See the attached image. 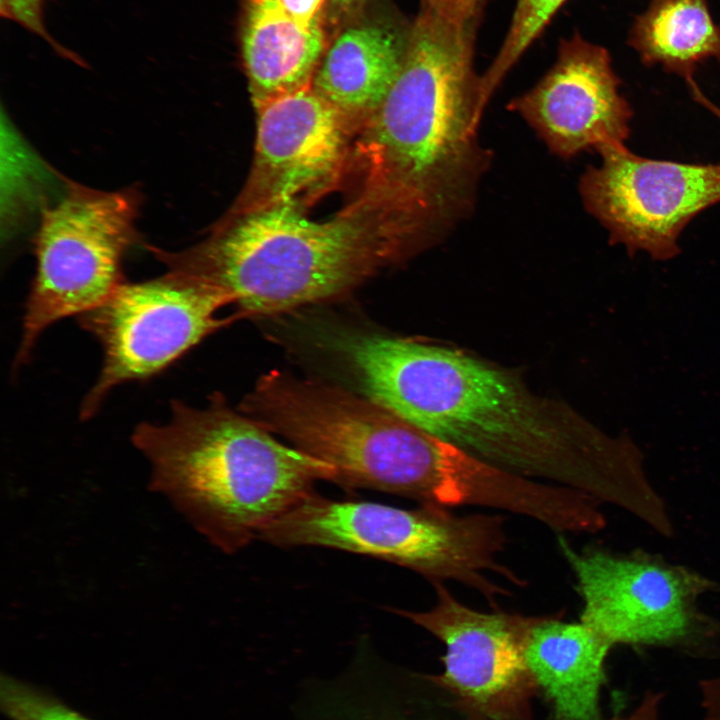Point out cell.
<instances>
[{
    "label": "cell",
    "instance_id": "cell-2",
    "mask_svg": "<svg viewBox=\"0 0 720 720\" xmlns=\"http://www.w3.org/2000/svg\"><path fill=\"white\" fill-rule=\"evenodd\" d=\"M478 20L421 5L401 71L359 130L361 199L388 217L413 253L441 242L471 215L491 161L478 136Z\"/></svg>",
    "mask_w": 720,
    "mask_h": 720
},
{
    "label": "cell",
    "instance_id": "cell-22",
    "mask_svg": "<svg viewBox=\"0 0 720 720\" xmlns=\"http://www.w3.org/2000/svg\"><path fill=\"white\" fill-rule=\"evenodd\" d=\"M283 9L296 21L312 25L324 21L328 0H279Z\"/></svg>",
    "mask_w": 720,
    "mask_h": 720
},
{
    "label": "cell",
    "instance_id": "cell-3",
    "mask_svg": "<svg viewBox=\"0 0 720 720\" xmlns=\"http://www.w3.org/2000/svg\"><path fill=\"white\" fill-rule=\"evenodd\" d=\"M132 442L150 464V487L227 553L313 493L315 481L335 478L331 465L279 442L218 395L205 408L172 401L169 421L137 425Z\"/></svg>",
    "mask_w": 720,
    "mask_h": 720
},
{
    "label": "cell",
    "instance_id": "cell-17",
    "mask_svg": "<svg viewBox=\"0 0 720 720\" xmlns=\"http://www.w3.org/2000/svg\"><path fill=\"white\" fill-rule=\"evenodd\" d=\"M628 44L646 66H661L688 83L699 64L720 61V25L707 0H650L634 19Z\"/></svg>",
    "mask_w": 720,
    "mask_h": 720
},
{
    "label": "cell",
    "instance_id": "cell-16",
    "mask_svg": "<svg viewBox=\"0 0 720 720\" xmlns=\"http://www.w3.org/2000/svg\"><path fill=\"white\" fill-rule=\"evenodd\" d=\"M327 47L325 21L302 24L279 0H244L241 52L255 109L310 87Z\"/></svg>",
    "mask_w": 720,
    "mask_h": 720
},
{
    "label": "cell",
    "instance_id": "cell-5",
    "mask_svg": "<svg viewBox=\"0 0 720 720\" xmlns=\"http://www.w3.org/2000/svg\"><path fill=\"white\" fill-rule=\"evenodd\" d=\"M248 417L331 465L335 483L429 503L444 481L447 443L343 389L273 371L243 402Z\"/></svg>",
    "mask_w": 720,
    "mask_h": 720
},
{
    "label": "cell",
    "instance_id": "cell-19",
    "mask_svg": "<svg viewBox=\"0 0 720 720\" xmlns=\"http://www.w3.org/2000/svg\"><path fill=\"white\" fill-rule=\"evenodd\" d=\"M0 707L11 720H90L48 692L5 674Z\"/></svg>",
    "mask_w": 720,
    "mask_h": 720
},
{
    "label": "cell",
    "instance_id": "cell-4",
    "mask_svg": "<svg viewBox=\"0 0 720 720\" xmlns=\"http://www.w3.org/2000/svg\"><path fill=\"white\" fill-rule=\"evenodd\" d=\"M153 251L169 270L228 293L238 316L279 314L334 299L404 257L387 217L362 199L321 221L293 202L232 213L192 248Z\"/></svg>",
    "mask_w": 720,
    "mask_h": 720
},
{
    "label": "cell",
    "instance_id": "cell-8",
    "mask_svg": "<svg viewBox=\"0 0 720 720\" xmlns=\"http://www.w3.org/2000/svg\"><path fill=\"white\" fill-rule=\"evenodd\" d=\"M233 304L222 289L168 270L154 279L127 283L101 305L80 315V325L103 348L98 380L85 396L80 416L92 417L117 385L148 378L176 361L235 317H217Z\"/></svg>",
    "mask_w": 720,
    "mask_h": 720
},
{
    "label": "cell",
    "instance_id": "cell-11",
    "mask_svg": "<svg viewBox=\"0 0 720 720\" xmlns=\"http://www.w3.org/2000/svg\"><path fill=\"white\" fill-rule=\"evenodd\" d=\"M436 602L425 611H393L445 646L443 673L430 677L478 720H529L537 683L525 659L536 616L475 610L442 581L432 582Z\"/></svg>",
    "mask_w": 720,
    "mask_h": 720
},
{
    "label": "cell",
    "instance_id": "cell-1",
    "mask_svg": "<svg viewBox=\"0 0 720 720\" xmlns=\"http://www.w3.org/2000/svg\"><path fill=\"white\" fill-rule=\"evenodd\" d=\"M324 346L362 396L511 473L603 501L616 484L619 445L505 371L442 346L333 329Z\"/></svg>",
    "mask_w": 720,
    "mask_h": 720
},
{
    "label": "cell",
    "instance_id": "cell-25",
    "mask_svg": "<svg viewBox=\"0 0 720 720\" xmlns=\"http://www.w3.org/2000/svg\"><path fill=\"white\" fill-rule=\"evenodd\" d=\"M687 85L692 98L720 120V108L704 95L696 81L689 82Z\"/></svg>",
    "mask_w": 720,
    "mask_h": 720
},
{
    "label": "cell",
    "instance_id": "cell-13",
    "mask_svg": "<svg viewBox=\"0 0 720 720\" xmlns=\"http://www.w3.org/2000/svg\"><path fill=\"white\" fill-rule=\"evenodd\" d=\"M608 50L574 32L559 42L552 67L508 109L562 159L625 145L633 111L620 93Z\"/></svg>",
    "mask_w": 720,
    "mask_h": 720
},
{
    "label": "cell",
    "instance_id": "cell-18",
    "mask_svg": "<svg viewBox=\"0 0 720 720\" xmlns=\"http://www.w3.org/2000/svg\"><path fill=\"white\" fill-rule=\"evenodd\" d=\"M566 1L517 0L503 43L490 66L480 75L478 108L481 114L510 69Z\"/></svg>",
    "mask_w": 720,
    "mask_h": 720
},
{
    "label": "cell",
    "instance_id": "cell-6",
    "mask_svg": "<svg viewBox=\"0 0 720 720\" xmlns=\"http://www.w3.org/2000/svg\"><path fill=\"white\" fill-rule=\"evenodd\" d=\"M259 538L281 547L320 546L373 556L431 583L453 580L469 586L496 608L508 591L491 574L523 584L499 562L506 544L500 515H456L435 505L402 509L311 493L269 523Z\"/></svg>",
    "mask_w": 720,
    "mask_h": 720
},
{
    "label": "cell",
    "instance_id": "cell-14",
    "mask_svg": "<svg viewBox=\"0 0 720 720\" xmlns=\"http://www.w3.org/2000/svg\"><path fill=\"white\" fill-rule=\"evenodd\" d=\"M613 646L586 624L536 616L525 643L527 665L554 720H602L599 699Z\"/></svg>",
    "mask_w": 720,
    "mask_h": 720
},
{
    "label": "cell",
    "instance_id": "cell-21",
    "mask_svg": "<svg viewBox=\"0 0 720 720\" xmlns=\"http://www.w3.org/2000/svg\"><path fill=\"white\" fill-rule=\"evenodd\" d=\"M485 0H421V5L459 20H473L480 17Z\"/></svg>",
    "mask_w": 720,
    "mask_h": 720
},
{
    "label": "cell",
    "instance_id": "cell-24",
    "mask_svg": "<svg viewBox=\"0 0 720 720\" xmlns=\"http://www.w3.org/2000/svg\"><path fill=\"white\" fill-rule=\"evenodd\" d=\"M662 694L648 691L636 708L626 716H615L608 720H660Z\"/></svg>",
    "mask_w": 720,
    "mask_h": 720
},
{
    "label": "cell",
    "instance_id": "cell-15",
    "mask_svg": "<svg viewBox=\"0 0 720 720\" xmlns=\"http://www.w3.org/2000/svg\"><path fill=\"white\" fill-rule=\"evenodd\" d=\"M409 28L358 24L328 45L311 87L354 132L372 117L394 85L403 65Z\"/></svg>",
    "mask_w": 720,
    "mask_h": 720
},
{
    "label": "cell",
    "instance_id": "cell-10",
    "mask_svg": "<svg viewBox=\"0 0 720 720\" xmlns=\"http://www.w3.org/2000/svg\"><path fill=\"white\" fill-rule=\"evenodd\" d=\"M579 181L586 211L608 231L611 244L624 245L666 261L680 253L678 239L700 212L720 202V164L648 159L625 145L597 152Z\"/></svg>",
    "mask_w": 720,
    "mask_h": 720
},
{
    "label": "cell",
    "instance_id": "cell-20",
    "mask_svg": "<svg viewBox=\"0 0 720 720\" xmlns=\"http://www.w3.org/2000/svg\"><path fill=\"white\" fill-rule=\"evenodd\" d=\"M48 0H0V15L14 22L48 43L64 57L75 60L77 56L61 45L49 32L45 22Z\"/></svg>",
    "mask_w": 720,
    "mask_h": 720
},
{
    "label": "cell",
    "instance_id": "cell-12",
    "mask_svg": "<svg viewBox=\"0 0 720 720\" xmlns=\"http://www.w3.org/2000/svg\"><path fill=\"white\" fill-rule=\"evenodd\" d=\"M256 111L253 166L232 213L290 202L303 205L337 181L354 131L311 86Z\"/></svg>",
    "mask_w": 720,
    "mask_h": 720
},
{
    "label": "cell",
    "instance_id": "cell-9",
    "mask_svg": "<svg viewBox=\"0 0 720 720\" xmlns=\"http://www.w3.org/2000/svg\"><path fill=\"white\" fill-rule=\"evenodd\" d=\"M557 544L582 600L580 621L612 646L687 647L714 635L698 608L714 587L707 577L643 552L577 550L564 534Z\"/></svg>",
    "mask_w": 720,
    "mask_h": 720
},
{
    "label": "cell",
    "instance_id": "cell-26",
    "mask_svg": "<svg viewBox=\"0 0 720 720\" xmlns=\"http://www.w3.org/2000/svg\"><path fill=\"white\" fill-rule=\"evenodd\" d=\"M364 0H328L335 9L339 11L349 10Z\"/></svg>",
    "mask_w": 720,
    "mask_h": 720
},
{
    "label": "cell",
    "instance_id": "cell-7",
    "mask_svg": "<svg viewBox=\"0 0 720 720\" xmlns=\"http://www.w3.org/2000/svg\"><path fill=\"white\" fill-rule=\"evenodd\" d=\"M135 191L79 184L44 209L35 237L36 273L25 306L15 363H24L54 322L85 314L124 283L122 260L136 239Z\"/></svg>",
    "mask_w": 720,
    "mask_h": 720
},
{
    "label": "cell",
    "instance_id": "cell-23",
    "mask_svg": "<svg viewBox=\"0 0 720 720\" xmlns=\"http://www.w3.org/2000/svg\"><path fill=\"white\" fill-rule=\"evenodd\" d=\"M703 720H720V675L699 684Z\"/></svg>",
    "mask_w": 720,
    "mask_h": 720
}]
</instances>
